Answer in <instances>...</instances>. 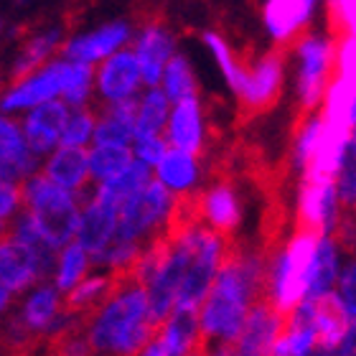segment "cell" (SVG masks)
Here are the masks:
<instances>
[{"instance_id": "cell-19", "label": "cell", "mask_w": 356, "mask_h": 356, "mask_svg": "<svg viewBox=\"0 0 356 356\" xmlns=\"http://www.w3.org/2000/svg\"><path fill=\"white\" fill-rule=\"evenodd\" d=\"M133 165V150L115 148V145H97L89 153V173L92 181H112V178L122 176Z\"/></svg>"}, {"instance_id": "cell-21", "label": "cell", "mask_w": 356, "mask_h": 356, "mask_svg": "<svg viewBox=\"0 0 356 356\" xmlns=\"http://www.w3.org/2000/svg\"><path fill=\"white\" fill-rule=\"evenodd\" d=\"M158 176L165 186L171 188H188L196 178V163H193V156L188 153H181V150H168V156L161 161L158 165Z\"/></svg>"}, {"instance_id": "cell-2", "label": "cell", "mask_w": 356, "mask_h": 356, "mask_svg": "<svg viewBox=\"0 0 356 356\" xmlns=\"http://www.w3.org/2000/svg\"><path fill=\"white\" fill-rule=\"evenodd\" d=\"M171 204H173V196H171V191L165 188V184L150 181L148 188H143L138 196H133V199L125 201V204L120 207L118 232H115V239H112V242L148 247V245H143V237L150 234L163 219H168Z\"/></svg>"}, {"instance_id": "cell-18", "label": "cell", "mask_w": 356, "mask_h": 356, "mask_svg": "<svg viewBox=\"0 0 356 356\" xmlns=\"http://www.w3.org/2000/svg\"><path fill=\"white\" fill-rule=\"evenodd\" d=\"M59 313H61L59 293H56L54 288H41L26 300L21 316L33 331H41V334H46L49 339H51V334H54L51 323Z\"/></svg>"}, {"instance_id": "cell-29", "label": "cell", "mask_w": 356, "mask_h": 356, "mask_svg": "<svg viewBox=\"0 0 356 356\" xmlns=\"http://www.w3.org/2000/svg\"><path fill=\"white\" fill-rule=\"evenodd\" d=\"M135 150H138V156L143 158L145 165H161V161L168 156V143L161 135H156V138H143V140H138Z\"/></svg>"}, {"instance_id": "cell-13", "label": "cell", "mask_w": 356, "mask_h": 356, "mask_svg": "<svg viewBox=\"0 0 356 356\" xmlns=\"http://www.w3.org/2000/svg\"><path fill=\"white\" fill-rule=\"evenodd\" d=\"M64 89V64H51L41 72V76L31 79L29 84L13 89L8 97H3V110H23V107H41L51 102L54 95Z\"/></svg>"}, {"instance_id": "cell-5", "label": "cell", "mask_w": 356, "mask_h": 356, "mask_svg": "<svg viewBox=\"0 0 356 356\" xmlns=\"http://www.w3.org/2000/svg\"><path fill=\"white\" fill-rule=\"evenodd\" d=\"M41 277L36 252L21 242L13 227H0V285L10 293H21Z\"/></svg>"}, {"instance_id": "cell-35", "label": "cell", "mask_w": 356, "mask_h": 356, "mask_svg": "<svg viewBox=\"0 0 356 356\" xmlns=\"http://www.w3.org/2000/svg\"><path fill=\"white\" fill-rule=\"evenodd\" d=\"M313 356H331L328 351H318V354H313Z\"/></svg>"}, {"instance_id": "cell-7", "label": "cell", "mask_w": 356, "mask_h": 356, "mask_svg": "<svg viewBox=\"0 0 356 356\" xmlns=\"http://www.w3.org/2000/svg\"><path fill=\"white\" fill-rule=\"evenodd\" d=\"M118 204L107 196L97 191L95 199L89 201V207L84 209L82 227H79V245L87 252V257H92V262H97L104 254V250L112 245L115 232H118Z\"/></svg>"}, {"instance_id": "cell-16", "label": "cell", "mask_w": 356, "mask_h": 356, "mask_svg": "<svg viewBox=\"0 0 356 356\" xmlns=\"http://www.w3.org/2000/svg\"><path fill=\"white\" fill-rule=\"evenodd\" d=\"M127 38V26L125 23H110L104 29L89 33L72 41V44H64L59 49L61 56L67 59H74V64H89V61H97L107 56L112 49H118L122 41Z\"/></svg>"}, {"instance_id": "cell-14", "label": "cell", "mask_w": 356, "mask_h": 356, "mask_svg": "<svg viewBox=\"0 0 356 356\" xmlns=\"http://www.w3.org/2000/svg\"><path fill=\"white\" fill-rule=\"evenodd\" d=\"M207 224L219 237H234L239 227V204L229 178H216L207 191Z\"/></svg>"}, {"instance_id": "cell-28", "label": "cell", "mask_w": 356, "mask_h": 356, "mask_svg": "<svg viewBox=\"0 0 356 356\" xmlns=\"http://www.w3.org/2000/svg\"><path fill=\"white\" fill-rule=\"evenodd\" d=\"M95 120V112L89 110V107L72 115L67 127H64V135H61V148H82L87 138L92 135V130H97Z\"/></svg>"}, {"instance_id": "cell-23", "label": "cell", "mask_w": 356, "mask_h": 356, "mask_svg": "<svg viewBox=\"0 0 356 356\" xmlns=\"http://www.w3.org/2000/svg\"><path fill=\"white\" fill-rule=\"evenodd\" d=\"M336 280V245L334 239L323 237L316 252V262H313V275H311V290L308 296H323Z\"/></svg>"}, {"instance_id": "cell-30", "label": "cell", "mask_w": 356, "mask_h": 356, "mask_svg": "<svg viewBox=\"0 0 356 356\" xmlns=\"http://www.w3.org/2000/svg\"><path fill=\"white\" fill-rule=\"evenodd\" d=\"M339 290H341V300L349 316L356 318V260L343 270L341 280H339Z\"/></svg>"}, {"instance_id": "cell-15", "label": "cell", "mask_w": 356, "mask_h": 356, "mask_svg": "<svg viewBox=\"0 0 356 356\" xmlns=\"http://www.w3.org/2000/svg\"><path fill=\"white\" fill-rule=\"evenodd\" d=\"M44 176L56 184L64 191H84L92 181L89 173V156L84 148H61L56 156L49 161Z\"/></svg>"}, {"instance_id": "cell-4", "label": "cell", "mask_w": 356, "mask_h": 356, "mask_svg": "<svg viewBox=\"0 0 356 356\" xmlns=\"http://www.w3.org/2000/svg\"><path fill=\"white\" fill-rule=\"evenodd\" d=\"M143 36L138 41V61H140L143 79L156 87L161 79V72L165 69V61L171 56L173 38L163 26V13L161 10H138Z\"/></svg>"}, {"instance_id": "cell-20", "label": "cell", "mask_w": 356, "mask_h": 356, "mask_svg": "<svg viewBox=\"0 0 356 356\" xmlns=\"http://www.w3.org/2000/svg\"><path fill=\"white\" fill-rule=\"evenodd\" d=\"M150 181H153V178H150V165H145L140 161V163L130 165L122 176L112 178V181H107V184L99 186V193L115 201L118 209H120L125 201H130L133 196H138L143 188H148Z\"/></svg>"}, {"instance_id": "cell-25", "label": "cell", "mask_w": 356, "mask_h": 356, "mask_svg": "<svg viewBox=\"0 0 356 356\" xmlns=\"http://www.w3.org/2000/svg\"><path fill=\"white\" fill-rule=\"evenodd\" d=\"M89 267V260H87V252L82 250L79 242L74 245H69L61 254V262H59V277H56V288L61 293H72L74 285L84 277Z\"/></svg>"}, {"instance_id": "cell-9", "label": "cell", "mask_w": 356, "mask_h": 356, "mask_svg": "<svg viewBox=\"0 0 356 356\" xmlns=\"http://www.w3.org/2000/svg\"><path fill=\"white\" fill-rule=\"evenodd\" d=\"M102 120L97 122L95 140L97 145H115V148H127V143L135 138L138 130V118H140V102L135 99H122V102L99 104Z\"/></svg>"}, {"instance_id": "cell-26", "label": "cell", "mask_w": 356, "mask_h": 356, "mask_svg": "<svg viewBox=\"0 0 356 356\" xmlns=\"http://www.w3.org/2000/svg\"><path fill=\"white\" fill-rule=\"evenodd\" d=\"M204 41L214 49L216 59H219V64H222L224 74H227V79H229L232 89L237 92V97H242V95H245V89H247V79H250V76H247V69L242 67L234 56H232V49L224 44L219 33H207V36H204Z\"/></svg>"}, {"instance_id": "cell-31", "label": "cell", "mask_w": 356, "mask_h": 356, "mask_svg": "<svg viewBox=\"0 0 356 356\" xmlns=\"http://www.w3.org/2000/svg\"><path fill=\"white\" fill-rule=\"evenodd\" d=\"M21 201H23L21 186L15 188V186L6 184V181H0V219L10 214L15 207H21Z\"/></svg>"}, {"instance_id": "cell-36", "label": "cell", "mask_w": 356, "mask_h": 356, "mask_svg": "<svg viewBox=\"0 0 356 356\" xmlns=\"http://www.w3.org/2000/svg\"><path fill=\"white\" fill-rule=\"evenodd\" d=\"M354 130H356V107H354Z\"/></svg>"}, {"instance_id": "cell-11", "label": "cell", "mask_w": 356, "mask_h": 356, "mask_svg": "<svg viewBox=\"0 0 356 356\" xmlns=\"http://www.w3.org/2000/svg\"><path fill=\"white\" fill-rule=\"evenodd\" d=\"M140 76L143 72L138 56L130 51H120L99 67L97 82H99V92L104 97H110L115 102H122V99H130V95L140 82Z\"/></svg>"}, {"instance_id": "cell-24", "label": "cell", "mask_w": 356, "mask_h": 356, "mask_svg": "<svg viewBox=\"0 0 356 356\" xmlns=\"http://www.w3.org/2000/svg\"><path fill=\"white\" fill-rule=\"evenodd\" d=\"M165 95L176 102L196 99V82L184 56H173L165 67Z\"/></svg>"}, {"instance_id": "cell-34", "label": "cell", "mask_w": 356, "mask_h": 356, "mask_svg": "<svg viewBox=\"0 0 356 356\" xmlns=\"http://www.w3.org/2000/svg\"><path fill=\"white\" fill-rule=\"evenodd\" d=\"M349 150H354V153H356V130H354V135H351V140H349Z\"/></svg>"}, {"instance_id": "cell-6", "label": "cell", "mask_w": 356, "mask_h": 356, "mask_svg": "<svg viewBox=\"0 0 356 356\" xmlns=\"http://www.w3.org/2000/svg\"><path fill=\"white\" fill-rule=\"evenodd\" d=\"M308 300H311V323L318 351L331 354L334 349H341V343L351 331V316L343 300L334 293L308 296Z\"/></svg>"}, {"instance_id": "cell-33", "label": "cell", "mask_w": 356, "mask_h": 356, "mask_svg": "<svg viewBox=\"0 0 356 356\" xmlns=\"http://www.w3.org/2000/svg\"><path fill=\"white\" fill-rule=\"evenodd\" d=\"M8 298H10V296H8V290L0 285V311H3V308L8 305Z\"/></svg>"}, {"instance_id": "cell-17", "label": "cell", "mask_w": 356, "mask_h": 356, "mask_svg": "<svg viewBox=\"0 0 356 356\" xmlns=\"http://www.w3.org/2000/svg\"><path fill=\"white\" fill-rule=\"evenodd\" d=\"M168 140L176 145V150L188 153L193 158H201V120H199V102L196 99H184L176 104L168 130Z\"/></svg>"}, {"instance_id": "cell-22", "label": "cell", "mask_w": 356, "mask_h": 356, "mask_svg": "<svg viewBox=\"0 0 356 356\" xmlns=\"http://www.w3.org/2000/svg\"><path fill=\"white\" fill-rule=\"evenodd\" d=\"M165 112H168V99H165V95L161 89H150L148 97H145L140 104V118H138L135 138H138V140H143V138H156L158 130H161L165 122Z\"/></svg>"}, {"instance_id": "cell-10", "label": "cell", "mask_w": 356, "mask_h": 356, "mask_svg": "<svg viewBox=\"0 0 356 356\" xmlns=\"http://www.w3.org/2000/svg\"><path fill=\"white\" fill-rule=\"evenodd\" d=\"M69 118L72 115L64 102H46L38 110H33V115L26 120V143H29L31 153L51 150L61 140Z\"/></svg>"}, {"instance_id": "cell-32", "label": "cell", "mask_w": 356, "mask_h": 356, "mask_svg": "<svg viewBox=\"0 0 356 356\" xmlns=\"http://www.w3.org/2000/svg\"><path fill=\"white\" fill-rule=\"evenodd\" d=\"M339 356H356V318L351 321V331H349V336H346V341L341 343Z\"/></svg>"}, {"instance_id": "cell-12", "label": "cell", "mask_w": 356, "mask_h": 356, "mask_svg": "<svg viewBox=\"0 0 356 356\" xmlns=\"http://www.w3.org/2000/svg\"><path fill=\"white\" fill-rule=\"evenodd\" d=\"M33 168V153L13 120L0 118V181H15Z\"/></svg>"}, {"instance_id": "cell-3", "label": "cell", "mask_w": 356, "mask_h": 356, "mask_svg": "<svg viewBox=\"0 0 356 356\" xmlns=\"http://www.w3.org/2000/svg\"><path fill=\"white\" fill-rule=\"evenodd\" d=\"M285 54L288 49L275 44V49L262 56L254 64L252 72H247V89L239 97V110H237V125H247L254 118H260L270 112L277 104L282 95V67H285Z\"/></svg>"}, {"instance_id": "cell-8", "label": "cell", "mask_w": 356, "mask_h": 356, "mask_svg": "<svg viewBox=\"0 0 356 356\" xmlns=\"http://www.w3.org/2000/svg\"><path fill=\"white\" fill-rule=\"evenodd\" d=\"M313 13V3H285V0H275V3H267L265 6V21L267 29L273 31L275 41L282 49H298L305 38L311 36L308 33V21H311Z\"/></svg>"}, {"instance_id": "cell-1", "label": "cell", "mask_w": 356, "mask_h": 356, "mask_svg": "<svg viewBox=\"0 0 356 356\" xmlns=\"http://www.w3.org/2000/svg\"><path fill=\"white\" fill-rule=\"evenodd\" d=\"M21 193V209L36 222L41 237L51 247L67 245L79 232L82 219H79V207H76L74 196L51 184L44 173H38L29 184H23Z\"/></svg>"}, {"instance_id": "cell-27", "label": "cell", "mask_w": 356, "mask_h": 356, "mask_svg": "<svg viewBox=\"0 0 356 356\" xmlns=\"http://www.w3.org/2000/svg\"><path fill=\"white\" fill-rule=\"evenodd\" d=\"M92 82V67L89 64H64V89L61 95L72 104L84 102Z\"/></svg>"}]
</instances>
